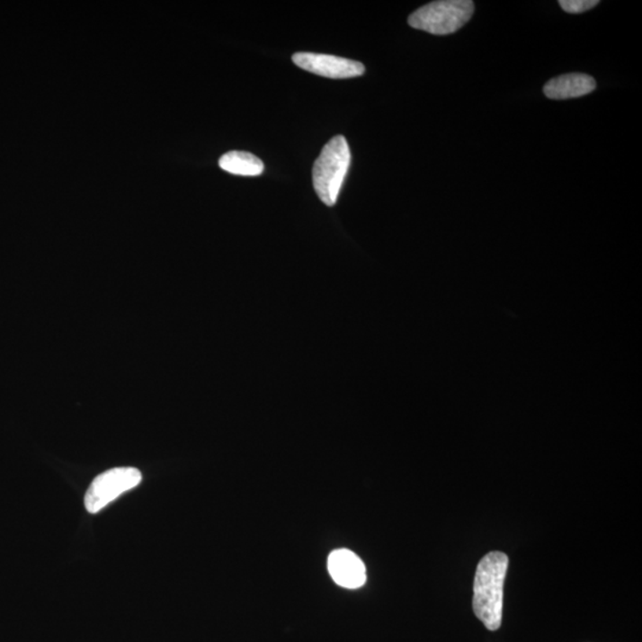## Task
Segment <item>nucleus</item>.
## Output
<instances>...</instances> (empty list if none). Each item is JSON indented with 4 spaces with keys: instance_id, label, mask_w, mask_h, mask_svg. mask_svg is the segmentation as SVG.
<instances>
[{
    "instance_id": "obj_1",
    "label": "nucleus",
    "mask_w": 642,
    "mask_h": 642,
    "mask_svg": "<svg viewBox=\"0 0 642 642\" xmlns=\"http://www.w3.org/2000/svg\"><path fill=\"white\" fill-rule=\"evenodd\" d=\"M509 566L508 556L492 551L479 560L474 579L472 609L486 629H499L504 615V586Z\"/></svg>"
},
{
    "instance_id": "obj_2",
    "label": "nucleus",
    "mask_w": 642,
    "mask_h": 642,
    "mask_svg": "<svg viewBox=\"0 0 642 642\" xmlns=\"http://www.w3.org/2000/svg\"><path fill=\"white\" fill-rule=\"evenodd\" d=\"M350 164L352 153L344 136H335L321 150L313 167V186L325 205L337 202Z\"/></svg>"
},
{
    "instance_id": "obj_3",
    "label": "nucleus",
    "mask_w": 642,
    "mask_h": 642,
    "mask_svg": "<svg viewBox=\"0 0 642 642\" xmlns=\"http://www.w3.org/2000/svg\"><path fill=\"white\" fill-rule=\"evenodd\" d=\"M475 4L471 0H439L427 4L408 18L412 28L432 35H450L470 21Z\"/></svg>"
},
{
    "instance_id": "obj_4",
    "label": "nucleus",
    "mask_w": 642,
    "mask_h": 642,
    "mask_svg": "<svg viewBox=\"0 0 642 642\" xmlns=\"http://www.w3.org/2000/svg\"><path fill=\"white\" fill-rule=\"evenodd\" d=\"M141 482L142 474L138 468H111L109 471L103 472L91 483L85 495V507L88 513L95 514L124 493L138 486Z\"/></svg>"
},
{
    "instance_id": "obj_5",
    "label": "nucleus",
    "mask_w": 642,
    "mask_h": 642,
    "mask_svg": "<svg viewBox=\"0 0 642 642\" xmlns=\"http://www.w3.org/2000/svg\"><path fill=\"white\" fill-rule=\"evenodd\" d=\"M293 62L305 71L331 79H348L363 76L365 72L361 62L334 55L297 53L293 55Z\"/></svg>"
},
{
    "instance_id": "obj_6",
    "label": "nucleus",
    "mask_w": 642,
    "mask_h": 642,
    "mask_svg": "<svg viewBox=\"0 0 642 642\" xmlns=\"http://www.w3.org/2000/svg\"><path fill=\"white\" fill-rule=\"evenodd\" d=\"M328 572L338 585L358 589L367 581V570L360 557L349 549H335L328 557Z\"/></svg>"
},
{
    "instance_id": "obj_7",
    "label": "nucleus",
    "mask_w": 642,
    "mask_h": 642,
    "mask_svg": "<svg viewBox=\"0 0 642 642\" xmlns=\"http://www.w3.org/2000/svg\"><path fill=\"white\" fill-rule=\"evenodd\" d=\"M596 88V81L588 74L570 73L557 76L545 85L544 94L552 101L579 98L592 94Z\"/></svg>"
},
{
    "instance_id": "obj_8",
    "label": "nucleus",
    "mask_w": 642,
    "mask_h": 642,
    "mask_svg": "<svg viewBox=\"0 0 642 642\" xmlns=\"http://www.w3.org/2000/svg\"><path fill=\"white\" fill-rule=\"evenodd\" d=\"M219 167L234 175L258 176L264 172L263 162L246 151H230L219 160Z\"/></svg>"
},
{
    "instance_id": "obj_9",
    "label": "nucleus",
    "mask_w": 642,
    "mask_h": 642,
    "mask_svg": "<svg viewBox=\"0 0 642 642\" xmlns=\"http://www.w3.org/2000/svg\"><path fill=\"white\" fill-rule=\"evenodd\" d=\"M599 0H560L559 5L566 13H583L599 5Z\"/></svg>"
}]
</instances>
